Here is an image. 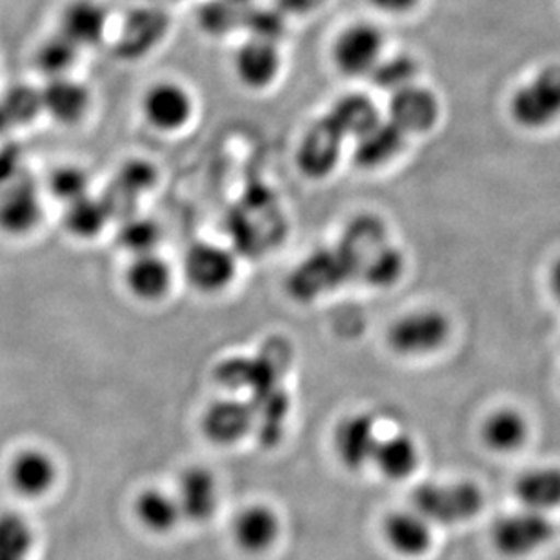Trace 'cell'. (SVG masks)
Returning a JSON list of instances; mask_svg holds the SVG:
<instances>
[{"label": "cell", "instance_id": "cell-1", "mask_svg": "<svg viewBox=\"0 0 560 560\" xmlns=\"http://www.w3.org/2000/svg\"><path fill=\"white\" fill-rule=\"evenodd\" d=\"M411 504L428 523L452 526L477 517L485 506V495L479 486L468 480L450 485L424 482L413 491Z\"/></svg>", "mask_w": 560, "mask_h": 560}, {"label": "cell", "instance_id": "cell-2", "mask_svg": "<svg viewBox=\"0 0 560 560\" xmlns=\"http://www.w3.org/2000/svg\"><path fill=\"white\" fill-rule=\"evenodd\" d=\"M384 32L368 21L351 22L342 27L331 43V62L348 79L370 77L384 57Z\"/></svg>", "mask_w": 560, "mask_h": 560}, {"label": "cell", "instance_id": "cell-3", "mask_svg": "<svg viewBox=\"0 0 560 560\" xmlns=\"http://www.w3.org/2000/svg\"><path fill=\"white\" fill-rule=\"evenodd\" d=\"M510 112L526 130H542L560 119V65H548L513 93Z\"/></svg>", "mask_w": 560, "mask_h": 560}, {"label": "cell", "instance_id": "cell-4", "mask_svg": "<svg viewBox=\"0 0 560 560\" xmlns=\"http://www.w3.org/2000/svg\"><path fill=\"white\" fill-rule=\"evenodd\" d=\"M359 268V260L342 244L339 248L317 252L293 271L290 277L291 295L301 301H312L353 276Z\"/></svg>", "mask_w": 560, "mask_h": 560}, {"label": "cell", "instance_id": "cell-5", "mask_svg": "<svg viewBox=\"0 0 560 560\" xmlns=\"http://www.w3.org/2000/svg\"><path fill=\"white\" fill-rule=\"evenodd\" d=\"M553 535L556 528L546 513L524 508L523 512L504 515L493 524L491 542L501 556L521 559L548 545Z\"/></svg>", "mask_w": 560, "mask_h": 560}, {"label": "cell", "instance_id": "cell-6", "mask_svg": "<svg viewBox=\"0 0 560 560\" xmlns=\"http://www.w3.org/2000/svg\"><path fill=\"white\" fill-rule=\"evenodd\" d=\"M452 324L436 310L408 313L388 329V346L400 357L430 355L446 345Z\"/></svg>", "mask_w": 560, "mask_h": 560}, {"label": "cell", "instance_id": "cell-7", "mask_svg": "<svg viewBox=\"0 0 560 560\" xmlns=\"http://www.w3.org/2000/svg\"><path fill=\"white\" fill-rule=\"evenodd\" d=\"M142 114L148 125L164 133L183 130L194 117V98L188 90L173 81L155 82L142 97Z\"/></svg>", "mask_w": 560, "mask_h": 560}, {"label": "cell", "instance_id": "cell-8", "mask_svg": "<svg viewBox=\"0 0 560 560\" xmlns=\"http://www.w3.org/2000/svg\"><path fill=\"white\" fill-rule=\"evenodd\" d=\"M282 57L277 43L252 37L233 55V71L238 82L252 92H262L279 79Z\"/></svg>", "mask_w": 560, "mask_h": 560}, {"label": "cell", "instance_id": "cell-9", "mask_svg": "<svg viewBox=\"0 0 560 560\" xmlns=\"http://www.w3.org/2000/svg\"><path fill=\"white\" fill-rule=\"evenodd\" d=\"M378 441L381 436L377 435V424L368 413L346 417L335 428V453L342 466L351 471H359L372 463Z\"/></svg>", "mask_w": 560, "mask_h": 560}, {"label": "cell", "instance_id": "cell-10", "mask_svg": "<svg viewBox=\"0 0 560 560\" xmlns=\"http://www.w3.org/2000/svg\"><path fill=\"white\" fill-rule=\"evenodd\" d=\"M184 273L189 284L205 293H217L232 284L237 273L235 259L228 249L215 244H195L184 260Z\"/></svg>", "mask_w": 560, "mask_h": 560}, {"label": "cell", "instance_id": "cell-11", "mask_svg": "<svg viewBox=\"0 0 560 560\" xmlns=\"http://www.w3.org/2000/svg\"><path fill=\"white\" fill-rule=\"evenodd\" d=\"M43 205L37 184L26 173L0 191V230L10 235H24L37 226Z\"/></svg>", "mask_w": 560, "mask_h": 560}, {"label": "cell", "instance_id": "cell-12", "mask_svg": "<svg viewBox=\"0 0 560 560\" xmlns=\"http://www.w3.org/2000/svg\"><path fill=\"white\" fill-rule=\"evenodd\" d=\"M280 529V518L273 508L252 504L233 518V542L248 556H262L277 545Z\"/></svg>", "mask_w": 560, "mask_h": 560}, {"label": "cell", "instance_id": "cell-13", "mask_svg": "<svg viewBox=\"0 0 560 560\" xmlns=\"http://www.w3.org/2000/svg\"><path fill=\"white\" fill-rule=\"evenodd\" d=\"M388 114V120H392L400 131H405L406 136L425 133L436 125L441 106L431 90L411 84L392 93Z\"/></svg>", "mask_w": 560, "mask_h": 560}, {"label": "cell", "instance_id": "cell-14", "mask_svg": "<svg viewBox=\"0 0 560 560\" xmlns=\"http://www.w3.org/2000/svg\"><path fill=\"white\" fill-rule=\"evenodd\" d=\"M200 428L206 439L217 446H233L254 431V410L243 400H217L205 411Z\"/></svg>", "mask_w": 560, "mask_h": 560}, {"label": "cell", "instance_id": "cell-15", "mask_svg": "<svg viewBox=\"0 0 560 560\" xmlns=\"http://www.w3.org/2000/svg\"><path fill=\"white\" fill-rule=\"evenodd\" d=\"M108 10L98 0H70L59 16V30L77 48H93L108 32Z\"/></svg>", "mask_w": 560, "mask_h": 560}, {"label": "cell", "instance_id": "cell-16", "mask_svg": "<svg viewBox=\"0 0 560 560\" xmlns=\"http://www.w3.org/2000/svg\"><path fill=\"white\" fill-rule=\"evenodd\" d=\"M40 95L43 112L62 126L79 125L92 108V92L71 75L48 79Z\"/></svg>", "mask_w": 560, "mask_h": 560}, {"label": "cell", "instance_id": "cell-17", "mask_svg": "<svg viewBox=\"0 0 560 560\" xmlns=\"http://www.w3.org/2000/svg\"><path fill=\"white\" fill-rule=\"evenodd\" d=\"M175 497L183 518L189 523L202 524L215 515L219 506V486L210 469L195 466L180 475Z\"/></svg>", "mask_w": 560, "mask_h": 560}, {"label": "cell", "instance_id": "cell-18", "mask_svg": "<svg viewBox=\"0 0 560 560\" xmlns=\"http://www.w3.org/2000/svg\"><path fill=\"white\" fill-rule=\"evenodd\" d=\"M345 137L335 130L331 122L324 117L313 126L302 139L296 153V164L307 177L323 178L334 172L340 155V145Z\"/></svg>", "mask_w": 560, "mask_h": 560}, {"label": "cell", "instance_id": "cell-19", "mask_svg": "<svg viewBox=\"0 0 560 560\" xmlns=\"http://www.w3.org/2000/svg\"><path fill=\"white\" fill-rule=\"evenodd\" d=\"M433 524L428 523L413 508L395 512L384 521V539L389 548L406 559H417L433 545Z\"/></svg>", "mask_w": 560, "mask_h": 560}, {"label": "cell", "instance_id": "cell-20", "mask_svg": "<svg viewBox=\"0 0 560 560\" xmlns=\"http://www.w3.org/2000/svg\"><path fill=\"white\" fill-rule=\"evenodd\" d=\"M11 486L21 495L37 499L48 493L57 480V464L48 453L24 450L10 466Z\"/></svg>", "mask_w": 560, "mask_h": 560}, {"label": "cell", "instance_id": "cell-21", "mask_svg": "<svg viewBox=\"0 0 560 560\" xmlns=\"http://www.w3.org/2000/svg\"><path fill=\"white\" fill-rule=\"evenodd\" d=\"M405 139V131H400L392 120H378L366 133L357 137V166L375 170L388 164L402 150Z\"/></svg>", "mask_w": 560, "mask_h": 560}, {"label": "cell", "instance_id": "cell-22", "mask_svg": "<svg viewBox=\"0 0 560 560\" xmlns=\"http://www.w3.org/2000/svg\"><path fill=\"white\" fill-rule=\"evenodd\" d=\"M172 282V268L155 254L139 255L126 271V284L139 301H161Z\"/></svg>", "mask_w": 560, "mask_h": 560}, {"label": "cell", "instance_id": "cell-23", "mask_svg": "<svg viewBox=\"0 0 560 560\" xmlns=\"http://www.w3.org/2000/svg\"><path fill=\"white\" fill-rule=\"evenodd\" d=\"M515 495L532 512L548 513L560 508V468L528 469L518 477Z\"/></svg>", "mask_w": 560, "mask_h": 560}, {"label": "cell", "instance_id": "cell-24", "mask_svg": "<svg viewBox=\"0 0 560 560\" xmlns=\"http://www.w3.org/2000/svg\"><path fill=\"white\" fill-rule=\"evenodd\" d=\"M420 453L413 436L402 431L378 441L372 463L389 480H405L416 474Z\"/></svg>", "mask_w": 560, "mask_h": 560}, {"label": "cell", "instance_id": "cell-25", "mask_svg": "<svg viewBox=\"0 0 560 560\" xmlns=\"http://www.w3.org/2000/svg\"><path fill=\"white\" fill-rule=\"evenodd\" d=\"M257 439L265 447H273L284 435V420L288 416V399L279 386L262 389L252 397Z\"/></svg>", "mask_w": 560, "mask_h": 560}, {"label": "cell", "instance_id": "cell-26", "mask_svg": "<svg viewBox=\"0 0 560 560\" xmlns=\"http://www.w3.org/2000/svg\"><path fill=\"white\" fill-rule=\"evenodd\" d=\"M136 517L151 534L167 535L183 521V513L177 497L150 488L137 497Z\"/></svg>", "mask_w": 560, "mask_h": 560}, {"label": "cell", "instance_id": "cell-27", "mask_svg": "<svg viewBox=\"0 0 560 560\" xmlns=\"http://www.w3.org/2000/svg\"><path fill=\"white\" fill-rule=\"evenodd\" d=\"M528 422L517 410H497L482 424V441L497 453L517 452L528 439Z\"/></svg>", "mask_w": 560, "mask_h": 560}, {"label": "cell", "instance_id": "cell-28", "mask_svg": "<svg viewBox=\"0 0 560 560\" xmlns=\"http://www.w3.org/2000/svg\"><path fill=\"white\" fill-rule=\"evenodd\" d=\"M326 119L345 139L346 137H355V139L361 137L381 120L372 98L366 95H357V93L346 95L337 101Z\"/></svg>", "mask_w": 560, "mask_h": 560}, {"label": "cell", "instance_id": "cell-29", "mask_svg": "<svg viewBox=\"0 0 560 560\" xmlns=\"http://www.w3.org/2000/svg\"><path fill=\"white\" fill-rule=\"evenodd\" d=\"M79 51L70 38H66L60 32L44 38L35 49V66L37 70L46 75V79L70 75L71 68L79 59Z\"/></svg>", "mask_w": 560, "mask_h": 560}, {"label": "cell", "instance_id": "cell-30", "mask_svg": "<svg viewBox=\"0 0 560 560\" xmlns=\"http://www.w3.org/2000/svg\"><path fill=\"white\" fill-rule=\"evenodd\" d=\"M112 221L108 208L103 199H92L90 195L71 202L66 208V228L71 235L79 238H93L103 232L104 226Z\"/></svg>", "mask_w": 560, "mask_h": 560}, {"label": "cell", "instance_id": "cell-31", "mask_svg": "<svg viewBox=\"0 0 560 560\" xmlns=\"http://www.w3.org/2000/svg\"><path fill=\"white\" fill-rule=\"evenodd\" d=\"M417 60L410 55L399 54L394 57H383V60L375 66V70L370 73L375 86L386 92L395 93L402 88L416 84Z\"/></svg>", "mask_w": 560, "mask_h": 560}, {"label": "cell", "instance_id": "cell-32", "mask_svg": "<svg viewBox=\"0 0 560 560\" xmlns=\"http://www.w3.org/2000/svg\"><path fill=\"white\" fill-rule=\"evenodd\" d=\"M32 548L30 524L15 513L0 515V560H27Z\"/></svg>", "mask_w": 560, "mask_h": 560}, {"label": "cell", "instance_id": "cell-33", "mask_svg": "<svg viewBox=\"0 0 560 560\" xmlns=\"http://www.w3.org/2000/svg\"><path fill=\"white\" fill-rule=\"evenodd\" d=\"M384 237L386 232H384L383 222L375 217H359L348 228L342 246L359 260L362 268L364 254L372 255L373 252H377L381 246H384Z\"/></svg>", "mask_w": 560, "mask_h": 560}, {"label": "cell", "instance_id": "cell-34", "mask_svg": "<svg viewBox=\"0 0 560 560\" xmlns=\"http://www.w3.org/2000/svg\"><path fill=\"white\" fill-rule=\"evenodd\" d=\"M117 241H119L120 248L130 252L136 257L155 254L156 244L161 241V230L150 219L133 215L120 222Z\"/></svg>", "mask_w": 560, "mask_h": 560}, {"label": "cell", "instance_id": "cell-35", "mask_svg": "<svg viewBox=\"0 0 560 560\" xmlns=\"http://www.w3.org/2000/svg\"><path fill=\"white\" fill-rule=\"evenodd\" d=\"M0 104L13 126L32 125L33 120L43 114L40 90L27 86V84H15L10 90H5L4 97L0 98Z\"/></svg>", "mask_w": 560, "mask_h": 560}, {"label": "cell", "instance_id": "cell-36", "mask_svg": "<svg viewBox=\"0 0 560 560\" xmlns=\"http://www.w3.org/2000/svg\"><path fill=\"white\" fill-rule=\"evenodd\" d=\"M362 271L368 284L389 288L397 284L405 273V257L399 249L389 248L384 244L377 252H373L366 265L362 266Z\"/></svg>", "mask_w": 560, "mask_h": 560}, {"label": "cell", "instance_id": "cell-37", "mask_svg": "<svg viewBox=\"0 0 560 560\" xmlns=\"http://www.w3.org/2000/svg\"><path fill=\"white\" fill-rule=\"evenodd\" d=\"M90 188L88 173L79 166H60L49 177V191L55 199L71 205L86 197Z\"/></svg>", "mask_w": 560, "mask_h": 560}, {"label": "cell", "instance_id": "cell-38", "mask_svg": "<svg viewBox=\"0 0 560 560\" xmlns=\"http://www.w3.org/2000/svg\"><path fill=\"white\" fill-rule=\"evenodd\" d=\"M114 183L139 199L140 195L148 194L155 186L156 170L151 162L131 159L120 166Z\"/></svg>", "mask_w": 560, "mask_h": 560}, {"label": "cell", "instance_id": "cell-39", "mask_svg": "<svg viewBox=\"0 0 560 560\" xmlns=\"http://www.w3.org/2000/svg\"><path fill=\"white\" fill-rule=\"evenodd\" d=\"M24 175L22 150L19 144L8 142L0 148V191Z\"/></svg>", "mask_w": 560, "mask_h": 560}, {"label": "cell", "instance_id": "cell-40", "mask_svg": "<svg viewBox=\"0 0 560 560\" xmlns=\"http://www.w3.org/2000/svg\"><path fill=\"white\" fill-rule=\"evenodd\" d=\"M232 2L221 0V2H211L206 5L205 13H202V22H205L206 30L210 32H226L228 26L232 24V15H230V8Z\"/></svg>", "mask_w": 560, "mask_h": 560}, {"label": "cell", "instance_id": "cell-41", "mask_svg": "<svg viewBox=\"0 0 560 560\" xmlns=\"http://www.w3.org/2000/svg\"><path fill=\"white\" fill-rule=\"evenodd\" d=\"M420 0H370L375 10L383 11L386 15H406L416 10Z\"/></svg>", "mask_w": 560, "mask_h": 560}, {"label": "cell", "instance_id": "cell-42", "mask_svg": "<svg viewBox=\"0 0 560 560\" xmlns=\"http://www.w3.org/2000/svg\"><path fill=\"white\" fill-rule=\"evenodd\" d=\"M550 288L553 296L560 302V259L557 260L556 265L551 266Z\"/></svg>", "mask_w": 560, "mask_h": 560}, {"label": "cell", "instance_id": "cell-43", "mask_svg": "<svg viewBox=\"0 0 560 560\" xmlns=\"http://www.w3.org/2000/svg\"><path fill=\"white\" fill-rule=\"evenodd\" d=\"M13 128H15V126H13L10 117L5 114V109L2 108V104H0V137L8 136Z\"/></svg>", "mask_w": 560, "mask_h": 560}, {"label": "cell", "instance_id": "cell-44", "mask_svg": "<svg viewBox=\"0 0 560 560\" xmlns=\"http://www.w3.org/2000/svg\"><path fill=\"white\" fill-rule=\"evenodd\" d=\"M228 2H232V4L238 5L241 2H244V0H228Z\"/></svg>", "mask_w": 560, "mask_h": 560}]
</instances>
